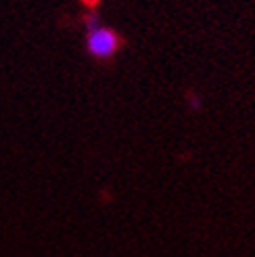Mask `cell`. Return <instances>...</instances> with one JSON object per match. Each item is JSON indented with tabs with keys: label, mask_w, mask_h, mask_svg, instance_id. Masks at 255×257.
<instances>
[{
	"label": "cell",
	"mask_w": 255,
	"mask_h": 257,
	"mask_svg": "<svg viewBox=\"0 0 255 257\" xmlns=\"http://www.w3.org/2000/svg\"><path fill=\"white\" fill-rule=\"evenodd\" d=\"M84 46H86L88 57H92L94 61H111L121 50L123 38L119 32L109 28V25L98 23L94 28L86 30Z\"/></svg>",
	"instance_id": "1"
}]
</instances>
